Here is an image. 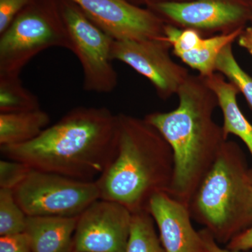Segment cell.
Here are the masks:
<instances>
[{
  "mask_svg": "<svg viewBox=\"0 0 252 252\" xmlns=\"http://www.w3.org/2000/svg\"><path fill=\"white\" fill-rule=\"evenodd\" d=\"M239 44L252 55V30L241 33L239 36Z\"/></svg>",
  "mask_w": 252,
  "mask_h": 252,
  "instance_id": "obj_27",
  "label": "cell"
},
{
  "mask_svg": "<svg viewBox=\"0 0 252 252\" xmlns=\"http://www.w3.org/2000/svg\"><path fill=\"white\" fill-rule=\"evenodd\" d=\"M147 212L157 225L165 252H205L203 238L194 229L185 204L162 192L152 197Z\"/></svg>",
  "mask_w": 252,
  "mask_h": 252,
  "instance_id": "obj_11",
  "label": "cell"
},
{
  "mask_svg": "<svg viewBox=\"0 0 252 252\" xmlns=\"http://www.w3.org/2000/svg\"><path fill=\"white\" fill-rule=\"evenodd\" d=\"M40 109L37 96L23 86L20 76L0 75V113Z\"/></svg>",
  "mask_w": 252,
  "mask_h": 252,
  "instance_id": "obj_17",
  "label": "cell"
},
{
  "mask_svg": "<svg viewBox=\"0 0 252 252\" xmlns=\"http://www.w3.org/2000/svg\"><path fill=\"white\" fill-rule=\"evenodd\" d=\"M60 10L70 41V51L82 67L84 90L99 94L112 92L118 84L112 58L115 39L72 1L64 0Z\"/></svg>",
  "mask_w": 252,
  "mask_h": 252,
  "instance_id": "obj_7",
  "label": "cell"
},
{
  "mask_svg": "<svg viewBox=\"0 0 252 252\" xmlns=\"http://www.w3.org/2000/svg\"><path fill=\"white\" fill-rule=\"evenodd\" d=\"M117 152L95 181L100 199L122 204L132 214L147 211L158 193H168L174 174L170 144L145 119L118 114Z\"/></svg>",
  "mask_w": 252,
  "mask_h": 252,
  "instance_id": "obj_3",
  "label": "cell"
},
{
  "mask_svg": "<svg viewBox=\"0 0 252 252\" xmlns=\"http://www.w3.org/2000/svg\"><path fill=\"white\" fill-rule=\"evenodd\" d=\"M205 84L216 94L223 115V134L228 140L230 134L236 135L248 147L252 157V125L239 107L237 94L239 89L233 83L225 81L220 74L203 77Z\"/></svg>",
  "mask_w": 252,
  "mask_h": 252,
  "instance_id": "obj_14",
  "label": "cell"
},
{
  "mask_svg": "<svg viewBox=\"0 0 252 252\" xmlns=\"http://www.w3.org/2000/svg\"><path fill=\"white\" fill-rule=\"evenodd\" d=\"M170 45L161 39L114 40L113 61H121L151 81L158 94L167 99L177 94L188 79V71L172 61Z\"/></svg>",
  "mask_w": 252,
  "mask_h": 252,
  "instance_id": "obj_9",
  "label": "cell"
},
{
  "mask_svg": "<svg viewBox=\"0 0 252 252\" xmlns=\"http://www.w3.org/2000/svg\"><path fill=\"white\" fill-rule=\"evenodd\" d=\"M0 252H32L31 242L26 233L0 238Z\"/></svg>",
  "mask_w": 252,
  "mask_h": 252,
  "instance_id": "obj_24",
  "label": "cell"
},
{
  "mask_svg": "<svg viewBox=\"0 0 252 252\" xmlns=\"http://www.w3.org/2000/svg\"><path fill=\"white\" fill-rule=\"evenodd\" d=\"M126 252H165L148 212L132 214L130 237Z\"/></svg>",
  "mask_w": 252,
  "mask_h": 252,
  "instance_id": "obj_18",
  "label": "cell"
},
{
  "mask_svg": "<svg viewBox=\"0 0 252 252\" xmlns=\"http://www.w3.org/2000/svg\"><path fill=\"white\" fill-rule=\"evenodd\" d=\"M192 219L218 244L226 245L252 226L251 169L236 142L227 140L190 204Z\"/></svg>",
  "mask_w": 252,
  "mask_h": 252,
  "instance_id": "obj_4",
  "label": "cell"
},
{
  "mask_svg": "<svg viewBox=\"0 0 252 252\" xmlns=\"http://www.w3.org/2000/svg\"><path fill=\"white\" fill-rule=\"evenodd\" d=\"M118 135V114L106 107H77L34 140L0 151L33 170L95 182L115 157Z\"/></svg>",
  "mask_w": 252,
  "mask_h": 252,
  "instance_id": "obj_1",
  "label": "cell"
},
{
  "mask_svg": "<svg viewBox=\"0 0 252 252\" xmlns=\"http://www.w3.org/2000/svg\"><path fill=\"white\" fill-rule=\"evenodd\" d=\"M215 71L224 74L238 87L252 108V78L239 65L232 51V44L225 46L220 51L215 64Z\"/></svg>",
  "mask_w": 252,
  "mask_h": 252,
  "instance_id": "obj_20",
  "label": "cell"
},
{
  "mask_svg": "<svg viewBox=\"0 0 252 252\" xmlns=\"http://www.w3.org/2000/svg\"><path fill=\"white\" fill-rule=\"evenodd\" d=\"M74 252H75V251H74Z\"/></svg>",
  "mask_w": 252,
  "mask_h": 252,
  "instance_id": "obj_29",
  "label": "cell"
},
{
  "mask_svg": "<svg viewBox=\"0 0 252 252\" xmlns=\"http://www.w3.org/2000/svg\"><path fill=\"white\" fill-rule=\"evenodd\" d=\"M132 213L122 204L98 199L78 217L74 251L126 252Z\"/></svg>",
  "mask_w": 252,
  "mask_h": 252,
  "instance_id": "obj_8",
  "label": "cell"
},
{
  "mask_svg": "<svg viewBox=\"0 0 252 252\" xmlns=\"http://www.w3.org/2000/svg\"><path fill=\"white\" fill-rule=\"evenodd\" d=\"M13 191L23 211L31 217H79L100 198L95 182L33 169Z\"/></svg>",
  "mask_w": 252,
  "mask_h": 252,
  "instance_id": "obj_6",
  "label": "cell"
},
{
  "mask_svg": "<svg viewBox=\"0 0 252 252\" xmlns=\"http://www.w3.org/2000/svg\"><path fill=\"white\" fill-rule=\"evenodd\" d=\"M78 217L28 216L25 233L32 252H74Z\"/></svg>",
  "mask_w": 252,
  "mask_h": 252,
  "instance_id": "obj_13",
  "label": "cell"
},
{
  "mask_svg": "<svg viewBox=\"0 0 252 252\" xmlns=\"http://www.w3.org/2000/svg\"><path fill=\"white\" fill-rule=\"evenodd\" d=\"M154 7L172 21L192 29L230 27L245 15V10L240 5L225 0L160 1L154 4Z\"/></svg>",
  "mask_w": 252,
  "mask_h": 252,
  "instance_id": "obj_12",
  "label": "cell"
},
{
  "mask_svg": "<svg viewBox=\"0 0 252 252\" xmlns=\"http://www.w3.org/2000/svg\"><path fill=\"white\" fill-rule=\"evenodd\" d=\"M164 41L173 46L174 54L188 52L198 48L203 41V38L195 30L180 31L170 26L164 27Z\"/></svg>",
  "mask_w": 252,
  "mask_h": 252,
  "instance_id": "obj_21",
  "label": "cell"
},
{
  "mask_svg": "<svg viewBox=\"0 0 252 252\" xmlns=\"http://www.w3.org/2000/svg\"><path fill=\"white\" fill-rule=\"evenodd\" d=\"M242 33L241 28L231 32L204 39L197 49L177 55L186 64L200 73L202 77H207L215 71L217 58L220 51L228 44H232Z\"/></svg>",
  "mask_w": 252,
  "mask_h": 252,
  "instance_id": "obj_16",
  "label": "cell"
},
{
  "mask_svg": "<svg viewBox=\"0 0 252 252\" xmlns=\"http://www.w3.org/2000/svg\"><path fill=\"white\" fill-rule=\"evenodd\" d=\"M251 177H252V169H251Z\"/></svg>",
  "mask_w": 252,
  "mask_h": 252,
  "instance_id": "obj_28",
  "label": "cell"
},
{
  "mask_svg": "<svg viewBox=\"0 0 252 252\" xmlns=\"http://www.w3.org/2000/svg\"><path fill=\"white\" fill-rule=\"evenodd\" d=\"M31 168L17 160H0V189L14 190L27 177Z\"/></svg>",
  "mask_w": 252,
  "mask_h": 252,
  "instance_id": "obj_22",
  "label": "cell"
},
{
  "mask_svg": "<svg viewBox=\"0 0 252 252\" xmlns=\"http://www.w3.org/2000/svg\"><path fill=\"white\" fill-rule=\"evenodd\" d=\"M32 1L0 34V75L20 76L33 58L50 48L70 51L61 10L53 11Z\"/></svg>",
  "mask_w": 252,
  "mask_h": 252,
  "instance_id": "obj_5",
  "label": "cell"
},
{
  "mask_svg": "<svg viewBox=\"0 0 252 252\" xmlns=\"http://www.w3.org/2000/svg\"><path fill=\"white\" fill-rule=\"evenodd\" d=\"M28 215L15 198L12 189H0V235L24 233Z\"/></svg>",
  "mask_w": 252,
  "mask_h": 252,
  "instance_id": "obj_19",
  "label": "cell"
},
{
  "mask_svg": "<svg viewBox=\"0 0 252 252\" xmlns=\"http://www.w3.org/2000/svg\"><path fill=\"white\" fill-rule=\"evenodd\" d=\"M225 248L234 251L252 250V226L232 239Z\"/></svg>",
  "mask_w": 252,
  "mask_h": 252,
  "instance_id": "obj_25",
  "label": "cell"
},
{
  "mask_svg": "<svg viewBox=\"0 0 252 252\" xmlns=\"http://www.w3.org/2000/svg\"><path fill=\"white\" fill-rule=\"evenodd\" d=\"M115 40H163L157 16L127 0H69Z\"/></svg>",
  "mask_w": 252,
  "mask_h": 252,
  "instance_id": "obj_10",
  "label": "cell"
},
{
  "mask_svg": "<svg viewBox=\"0 0 252 252\" xmlns=\"http://www.w3.org/2000/svg\"><path fill=\"white\" fill-rule=\"evenodd\" d=\"M32 0H0V34Z\"/></svg>",
  "mask_w": 252,
  "mask_h": 252,
  "instance_id": "obj_23",
  "label": "cell"
},
{
  "mask_svg": "<svg viewBox=\"0 0 252 252\" xmlns=\"http://www.w3.org/2000/svg\"><path fill=\"white\" fill-rule=\"evenodd\" d=\"M180 103L169 112H153L144 119L170 144L174 174L168 194L189 207L194 194L226 142L214 120L216 94L202 76L189 75L178 93Z\"/></svg>",
  "mask_w": 252,
  "mask_h": 252,
  "instance_id": "obj_2",
  "label": "cell"
},
{
  "mask_svg": "<svg viewBox=\"0 0 252 252\" xmlns=\"http://www.w3.org/2000/svg\"><path fill=\"white\" fill-rule=\"evenodd\" d=\"M200 235L203 238L205 252H252V251H234V250H228L225 248H222L220 244L217 243L215 239L213 238L211 233L205 228L200 230Z\"/></svg>",
  "mask_w": 252,
  "mask_h": 252,
  "instance_id": "obj_26",
  "label": "cell"
},
{
  "mask_svg": "<svg viewBox=\"0 0 252 252\" xmlns=\"http://www.w3.org/2000/svg\"><path fill=\"white\" fill-rule=\"evenodd\" d=\"M51 118L41 109L0 113V147L28 143L49 127Z\"/></svg>",
  "mask_w": 252,
  "mask_h": 252,
  "instance_id": "obj_15",
  "label": "cell"
}]
</instances>
